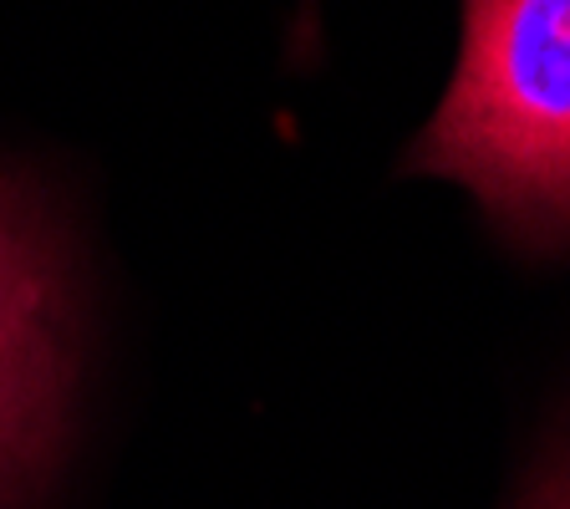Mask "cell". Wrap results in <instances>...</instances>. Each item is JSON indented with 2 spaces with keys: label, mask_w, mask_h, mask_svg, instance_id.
Wrapping results in <instances>:
<instances>
[{
  "label": "cell",
  "mask_w": 570,
  "mask_h": 509,
  "mask_svg": "<svg viewBox=\"0 0 570 509\" xmlns=\"http://www.w3.org/2000/svg\"><path fill=\"white\" fill-rule=\"evenodd\" d=\"M82 280L41 179L0 169V509H41L77 438Z\"/></svg>",
  "instance_id": "2"
},
{
  "label": "cell",
  "mask_w": 570,
  "mask_h": 509,
  "mask_svg": "<svg viewBox=\"0 0 570 509\" xmlns=\"http://www.w3.org/2000/svg\"><path fill=\"white\" fill-rule=\"evenodd\" d=\"M514 509H570V408H560L540 438V453H534Z\"/></svg>",
  "instance_id": "3"
},
{
  "label": "cell",
  "mask_w": 570,
  "mask_h": 509,
  "mask_svg": "<svg viewBox=\"0 0 570 509\" xmlns=\"http://www.w3.org/2000/svg\"><path fill=\"white\" fill-rule=\"evenodd\" d=\"M408 169L469 183L504 240L570 250V0H469L449 98Z\"/></svg>",
  "instance_id": "1"
}]
</instances>
